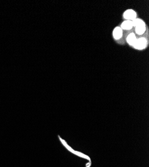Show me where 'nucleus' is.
I'll return each instance as SVG.
<instances>
[{
    "mask_svg": "<svg viewBox=\"0 0 149 167\" xmlns=\"http://www.w3.org/2000/svg\"><path fill=\"white\" fill-rule=\"evenodd\" d=\"M59 139L60 140V141H61V142H62V145L64 146H65L66 147V148L68 149V150H69V151H70L71 152H74V150L72 148H71V147L68 145V144L66 143V142L65 141V140H64L63 139H62V138H60V137L59 136Z\"/></svg>",
    "mask_w": 149,
    "mask_h": 167,
    "instance_id": "nucleus-8",
    "label": "nucleus"
},
{
    "mask_svg": "<svg viewBox=\"0 0 149 167\" xmlns=\"http://www.w3.org/2000/svg\"><path fill=\"white\" fill-rule=\"evenodd\" d=\"M147 45H148L147 39L145 38H137L136 42H135L134 45L133 47L137 49L143 50L147 48Z\"/></svg>",
    "mask_w": 149,
    "mask_h": 167,
    "instance_id": "nucleus-2",
    "label": "nucleus"
},
{
    "mask_svg": "<svg viewBox=\"0 0 149 167\" xmlns=\"http://www.w3.org/2000/svg\"><path fill=\"white\" fill-rule=\"evenodd\" d=\"M133 28L134 27L135 32L138 35H143L147 30V25L143 19L136 18L133 21Z\"/></svg>",
    "mask_w": 149,
    "mask_h": 167,
    "instance_id": "nucleus-1",
    "label": "nucleus"
},
{
    "mask_svg": "<svg viewBox=\"0 0 149 167\" xmlns=\"http://www.w3.org/2000/svg\"><path fill=\"white\" fill-rule=\"evenodd\" d=\"M123 29H122L120 26L115 27L113 31V38L116 40H118L123 37Z\"/></svg>",
    "mask_w": 149,
    "mask_h": 167,
    "instance_id": "nucleus-4",
    "label": "nucleus"
},
{
    "mask_svg": "<svg viewBox=\"0 0 149 167\" xmlns=\"http://www.w3.org/2000/svg\"><path fill=\"white\" fill-rule=\"evenodd\" d=\"M123 15L125 20L133 21V20L137 18V13L136 11L133 9H128L126 10H125Z\"/></svg>",
    "mask_w": 149,
    "mask_h": 167,
    "instance_id": "nucleus-3",
    "label": "nucleus"
},
{
    "mask_svg": "<svg viewBox=\"0 0 149 167\" xmlns=\"http://www.w3.org/2000/svg\"><path fill=\"white\" fill-rule=\"evenodd\" d=\"M137 36L134 33H130V34H128L126 38V42L127 43L131 46H133L134 45L135 42L137 41Z\"/></svg>",
    "mask_w": 149,
    "mask_h": 167,
    "instance_id": "nucleus-6",
    "label": "nucleus"
},
{
    "mask_svg": "<svg viewBox=\"0 0 149 167\" xmlns=\"http://www.w3.org/2000/svg\"><path fill=\"white\" fill-rule=\"evenodd\" d=\"M72 153L74 154V155H77V156H80V157H82V158L88 159V160H90V158H89V156H87V155H84V154H83V153H81L80 152L75 151V150H74V152H73Z\"/></svg>",
    "mask_w": 149,
    "mask_h": 167,
    "instance_id": "nucleus-7",
    "label": "nucleus"
},
{
    "mask_svg": "<svg viewBox=\"0 0 149 167\" xmlns=\"http://www.w3.org/2000/svg\"><path fill=\"white\" fill-rule=\"evenodd\" d=\"M120 28L123 29V30H130L133 28V21H130V20H124V21L121 23Z\"/></svg>",
    "mask_w": 149,
    "mask_h": 167,
    "instance_id": "nucleus-5",
    "label": "nucleus"
}]
</instances>
